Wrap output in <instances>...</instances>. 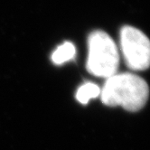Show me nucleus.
Instances as JSON below:
<instances>
[{"mask_svg": "<svg viewBox=\"0 0 150 150\" xmlns=\"http://www.w3.org/2000/svg\"><path fill=\"white\" fill-rule=\"evenodd\" d=\"M87 70L94 76L108 79L117 73L120 54L110 36L102 31H95L88 39Z\"/></svg>", "mask_w": 150, "mask_h": 150, "instance_id": "f03ea898", "label": "nucleus"}, {"mask_svg": "<svg viewBox=\"0 0 150 150\" xmlns=\"http://www.w3.org/2000/svg\"><path fill=\"white\" fill-rule=\"evenodd\" d=\"M100 95V89L98 85L91 82L85 83L78 89L76 93V99L79 102L86 104L90 100L97 98Z\"/></svg>", "mask_w": 150, "mask_h": 150, "instance_id": "39448f33", "label": "nucleus"}, {"mask_svg": "<svg viewBox=\"0 0 150 150\" xmlns=\"http://www.w3.org/2000/svg\"><path fill=\"white\" fill-rule=\"evenodd\" d=\"M120 46L127 67L132 71H145L150 67V40L133 26L120 31Z\"/></svg>", "mask_w": 150, "mask_h": 150, "instance_id": "7ed1b4c3", "label": "nucleus"}, {"mask_svg": "<svg viewBox=\"0 0 150 150\" xmlns=\"http://www.w3.org/2000/svg\"><path fill=\"white\" fill-rule=\"evenodd\" d=\"M149 96L147 83L133 73H116L107 79L100 98L110 107L121 106L125 110L135 112L146 105Z\"/></svg>", "mask_w": 150, "mask_h": 150, "instance_id": "f257e3e1", "label": "nucleus"}, {"mask_svg": "<svg viewBox=\"0 0 150 150\" xmlns=\"http://www.w3.org/2000/svg\"><path fill=\"white\" fill-rule=\"evenodd\" d=\"M76 49L70 42H66L60 45L52 54V61L53 63L60 65L74 58Z\"/></svg>", "mask_w": 150, "mask_h": 150, "instance_id": "20e7f679", "label": "nucleus"}]
</instances>
